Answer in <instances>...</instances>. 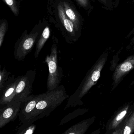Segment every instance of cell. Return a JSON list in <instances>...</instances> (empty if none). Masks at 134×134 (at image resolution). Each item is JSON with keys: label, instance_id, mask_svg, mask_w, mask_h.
Instances as JSON below:
<instances>
[{"label": "cell", "instance_id": "1", "mask_svg": "<svg viewBox=\"0 0 134 134\" xmlns=\"http://www.w3.org/2000/svg\"><path fill=\"white\" fill-rule=\"evenodd\" d=\"M47 11L50 22L58 30L67 43L72 44L78 40L81 36L65 14L62 0H48Z\"/></svg>", "mask_w": 134, "mask_h": 134}, {"label": "cell", "instance_id": "2", "mask_svg": "<svg viewBox=\"0 0 134 134\" xmlns=\"http://www.w3.org/2000/svg\"><path fill=\"white\" fill-rule=\"evenodd\" d=\"M69 97L65 87L62 85L53 91L44 93L43 97L36 106L32 123L48 116Z\"/></svg>", "mask_w": 134, "mask_h": 134}, {"label": "cell", "instance_id": "3", "mask_svg": "<svg viewBox=\"0 0 134 134\" xmlns=\"http://www.w3.org/2000/svg\"><path fill=\"white\" fill-rule=\"evenodd\" d=\"M45 21V20L40 21L29 34L27 30L23 32L15 45L14 55L15 59L23 61L32 51L40 36Z\"/></svg>", "mask_w": 134, "mask_h": 134}, {"label": "cell", "instance_id": "4", "mask_svg": "<svg viewBox=\"0 0 134 134\" xmlns=\"http://www.w3.org/2000/svg\"><path fill=\"white\" fill-rule=\"evenodd\" d=\"M44 63L48 65L49 70L47 87V91L50 92L59 87L63 76L62 68L58 65V47L56 44H52L51 54L47 55Z\"/></svg>", "mask_w": 134, "mask_h": 134}, {"label": "cell", "instance_id": "5", "mask_svg": "<svg viewBox=\"0 0 134 134\" xmlns=\"http://www.w3.org/2000/svg\"><path fill=\"white\" fill-rule=\"evenodd\" d=\"M36 76L35 70H30L24 75L18 77L14 98L12 102L20 101L23 102L32 95Z\"/></svg>", "mask_w": 134, "mask_h": 134}, {"label": "cell", "instance_id": "6", "mask_svg": "<svg viewBox=\"0 0 134 134\" xmlns=\"http://www.w3.org/2000/svg\"><path fill=\"white\" fill-rule=\"evenodd\" d=\"M44 93L36 95H31L22 103L19 114V120L22 124L32 123L37 104L43 95Z\"/></svg>", "mask_w": 134, "mask_h": 134}, {"label": "cell", "instance_id": "7", "mask_svg": "<svg viewBox=\"0 0 134 134\" xmlns=\"http://www.w3.org/2000/svg\"><path fill=\"white\" fill-rule=\"evenodd\" d=\"M22 102L13 101L0 108V128L11 121H14L19 116Z\"/></svg>", "mask_w": 134, "mask_h": 134}, {"label": "cell", "instance_id": "8", "mask_svg": "<svg viewBox=\"0 0 134 134\" xmlns=\"http://www.w3.org/2000/svg\"><path fill=\"white\" fill-rule=\"evenodd\" d=\"M65 14L73 23L77 32L81 36L83 26V19L71 0H62Z\"/></svg>", "mask_w": 134, "mask_h": 134}, {"label": "cell", "instance_id": "9", "mask_svg": "<svg viewBox=\"0 0 134 134\" xmlns=\"http://www.w3.org/2000/svg\"><path fill=\"white\" fill-rule=\"evenodd\" d=\"M18 77L10 76L2 89L0 90V106L1 107L11 102L14 98Z\"/></svg>", "mask_w": 134, "mask_h": 134}, {"label": "cell", "instance_id": "10", "mask_svg": "<svg viewBox=\"0 0 134 134\" xmlns=\"http://www.w3.org/2000/svg\"><path fill=\"white\" fill-rule=\"evenodd\" d=\"M50 35L51 30L50 26L48 23L46 21L45 25L36 44V51L34 54V56L36 59H37L38 58L42 48L50 37Z\"/></svg>", "mask_w": 134, "mask_h": 134}, {"label": "cell", "instance_id": "11", "mask_svg": "<svg viewBox=\"0 0 134 134\" xmlns=\"http://www.w3.org/2000/svg\"><path fill=\"white\" fill-rule=\"evenodd\" d=\"M36 126L33 123L22 124L18 128L16 134H32L35 132Z\"/></svg>", "mask_w": 134, "mask_h": 134}, {"label": "cell", "instance_id": "12", "mask_svg": "<svg viewBox=\"0 0 134 134\" xmlns=\"http://www.w3.org/2000/svg\"><path fill=\"white\" fill-rule=\"evenodd\" d=\"M78 6L84 10L88 16L90 15L94 7L92 5L91 0H75Z\"/></svg>", "mask_w": 134, "mask_h": 134}, {"label": "cell", "instance_id": "13", "mask_svg": "<svg viewBox=\"0 0 134 134\" xmlns=\"http://www.w3.org/2000/svg\"><path fill=\"white\" fill-rule=\"evenodd\" d=\"M8 24L7 20H1L0 23V47H2L4 40V37L7 33Z\"/></svg>", "mask_w": 134, "mask_h": 134}, {"label": "cell", "instance_id": "14", "mask_svg": "<svg viewBox=\"0 0 134 134\" xmlns=\"http://www.w3.org/2000/svg\"><path fill=\"white\" fill-rule=\"evenodd\" d=\"M3 2L8 5L15 16L19 14V8L16 0H3Z\"/></svg>", "mask_w": 134, "mask_h": 134}, {"label": "cell", "instance_id": "15", "mask_svg": "<svg viewBox=\"0 0 134 134\" xmlns=\"http://www.w3.org/2000/svg\"><path fill=\"white\" fill-rule=\"evenodd\" d=\"M80 110L77 109L75 110H74L73 112L70 113L69 114L65 116V117L63 118L60 121L59 126H61V125H63L65 124L68 123V122L74 119L75 118L79 115V113L80 112L79 111Z\"/></svg>", "mask_w": 134, "mask_h": 134}, {"label": "cell", "instance_id": "16", "mask_svg": "<svg viewBox=\"0 0 134 134\" xmlns=\"http://www.w3.org/2000/svg\"><path fill=\"white\" fill-rule=\"evenodd\" d=\"M10 74L11 73L8 72L5 68L1 69L0 70V90L2 89L9 79Z\"/></svg>", "mask_w": 134, "mask_h": 134}, {"label": "cell", "instance_id": "17", "mask_svg": "<svg viewBox=\"0 0 134 134\" xmlns=\"http://www.w3.org/2000/svg\"><path fill=\"white\" fill-rule=\"evenodd\" d=\"M131 67V64L130 63L125 62L123 63L121 66V70L122 72H127V71L130 70Z\"/></svg>", "mask_w": 134, "mask_h": 134}, {"label": "cell", "instance_id": "18", "mask_svg": "<svg viewBox=\"0 0 134 134\" xmlns=\"http://www.w3.org/2000/svg\"><path fill=\"white\" fill-rule=\"evenodd\" d=\"M100 76V72L98 71H94L92 74L91 79L93 81L98 80Z\"/></svg>", "mask_w": 134, "mask_h": 134}, {"label": "cell", "instance_id": "19", "mask_svg": "<svg viewBox=\"0 0 134 134\" xmlns=\"http://www.w3.org/2000/svg\"><path fill=\"white\" fill-rule=\"evenodd\" d=\"M126 37H126L127 38H129L130 37H132V38L131 40V43L134 44V28L130 32V33L128 34L127 36Z\"/></svg>", "mask_w": 134, "mask_h": 134}, {"label": "cell", "instance_id": "20", "mask_svg": "<svg viewBox=\"0 0 134 134\" xmlns=\"http://www.w3.org/2000/svg\"><path fill=\"white\" fill-rule=\"evenodd\" d=\"M126 113H127V112H126V110H124V111H122L121 113H120L119 114H118V116L117 117V120H121V118H123L125 116Z\"/></svg>", "mask_w": 134, "mask_h": 134}, {"label": "cell", "instance_id": "21", "mask_svg": "<svg viewBox=\"0 0 134 134\" xmlns=\"http://www.w3.org/2000/svg\"><path fill=\"white\" fill-rule=\"evenodd\" d=\"M113 2L114 4V8L115 9L117 8L120 4V2L121 0H113Z\"/></svg>", "mask_w": 134, "mask_h": 134}, {"label": "cell", "instance_id": "22", "mask_svg": "<svg viewBox=\"0 0 134 134\" xmlns=\"http://www.w3.org/2000/svg\"><path fill=\"white\" fill-rule=\"evenodd\" d=\"M131 132V129L129 127H125L124 130V134H129Z\"/></svg>", "mask_w": 134, "mask_h": 134}, {"label": "cell", "instance_id": "23", "mask_svg": "<svg viewBox=\"0 0 134 134\" xmlns=\"http://www.w3.org/2000/svg\"><path fill=\"white\" fill-rule=\"evenodd\" d=\"M131 1L132 3H133L134 4V0H131Z\"/></svg>", "mask_w": 134, "mask_h": 134}]
</instances>
